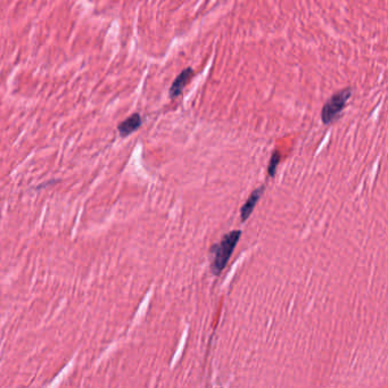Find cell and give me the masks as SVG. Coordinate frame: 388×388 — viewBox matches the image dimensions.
<instances>
[{"label":"cell","instance_id":"6","mask_svg":"<svg viewBox=\"0 0 388 388\" xmlns=\"http://www.w3.org/2000/svg\"><path fill=\"white\" fill-rule=\"evenodd\" d=\"M280 158H281L280 151L279 150H274L273 154H272V156H271V158H270L269 167H267V173H269L270 176L276 175L277 168H278V165H279V163H280Z\"/></svg>","mask_w":388,"mask_h":388},{"label":"cell","instance_id":"5","mask_svg":"<svg viewBox=\"0 0 388 388\" xmlns=\"http://www.w3.org/2000/svg\"><path fill=\"white\" fill-rule=\"evenodd\" d=\"M264 192V187H260V188H257L254 190V192L250 194L249 198L247 199V202L242 205V210H241V220L242 222H245L247 218L250 217V214H252V212L255 209V205L259 202L261 196H262V194Z\"/></svg>","mask_w":388,"mask_h":388},{"label":"cell","instance_id":"3","mask_svg":"<svg viewBox=\"0 0 388 388\" xmlns=\"http://www.w3.org/2000/svg\"><path fill=\"white\" fill-rule=\"evenodd\" d=\"M194 75H195L194 70L192 68H187L175 77V80L173 81V83H172L170 90H169V95H170L171 99H174V98L179 97L180 95L182 94V90L185 89V87L188 84L189 81L193 79Z\"/></svg>","mask_w":388,"mask_h":388},{"label":"cell","instance_id":"1","mask_svg":"<svg viewBox=\"0 0 388 388\" xmlns=\"http://www.w3.org/2000/svg\"><path fill=\"white\" fill-rule=\"evenodd\" d=\"M242 236L241 230L230 231L221 239L218 244L211 247V270L214 276H220L230 260Z\"/></svg>","mask_w":388,"mask_h":388},{"label":"cell","instance_id":"4","mask_svg":"<svg viewBox=\"0 0 388 388\" xmlns=\"http://www.w3.org/2000/svg\"><path fill=\"white\" fill-rule=\"evenodd\" d=\"M141 123H143V120H141V116L138 113H135L131 116H129L128 119H125L124 121L121 122L118 126L120 135L122 137H126L129 135H131L132 132H135L138 130L141 126Z\"/></svg>","mask_w":388,"mask_h":388},{"label":"cell","instance_id":"2","mask_svg":"<svg viewBox=\"0 0 388 388\" xmlns=\"http://www.w3.org/2000/svg\"><path fill=\"white\" fill-rule=\"evenodd\" d=\"M351 96L352 89L346 88V89L340 90V93L333 95L327 100V103L323 105L322 111H321V120H322L323 124H330L340 115Z\"/></svg>","mask_w":388,"mask_h":388}]
</instances>
